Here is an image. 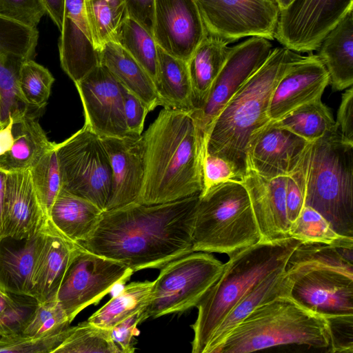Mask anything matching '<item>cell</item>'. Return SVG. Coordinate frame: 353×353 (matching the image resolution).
I'll return each instance as SVG.
<instances>
[{
	"mask_svg": "<svg viewBox=\"0 0 353 353\" xmlns=\"http://www.w3.org/2000/svg\"><path fill=\"white\" fill-rule=\"evenodd\" d=\"M199 195L159 204L132 203L103 212L92 234L77 243L134 272L160 269L194 252L192 231Z\"/></svg>",
	"mask_w": 353,
	"mask_h": 353,
	"instance_id": "6da1fadb",
	"label": "cell"
},
{
	"mask_svg": "<svg viewBox=\"0 0 353 353\" xmlns=\"http://www.w3.org/2000/svg\"><path fill=\"white\" fill-rule=\"evenodd\" d=\"M144 176L138 202H172L199 194L206 153L190 112L163 108L141 134Z\"/></svg>",
	"mask_w": 353,
	"mask_h": 353,
	"instance_id": "7a4b0ae2",
	"label": "cell"
},
{
	"mask_svg": "<svg viewBox=\"0 0 353 353\" xmlns=\"http://www.w3.org/2000/svg\"><path fill=\"white\" fill-rule=\"evenodd\" d=\"M302 55L284 46L273 48L266 61L238 89L214 120L206 152L235 168L241 181L247 173L246 150L252 136L270 122L268 107L278 81Z\"/></svg>",
	"mask_w": 353,
	"mask_h": 353,
	"instance_id": "3957f363",
	"label": "cell"
},
{
	"mask_svg": "<svg viewBox=\"0 0 353 353\" xmlns=\"http://www.w3.org/2000/svg\"><path fill=\"white\" fill-rule=\"evenodd\" d=\"M301 241L292 237L260 241L229 256L223 270L199 303L191 325L192 353H205L216 329L237 302L275 270L285 268Z\"/></svg>",
	"mask_w": 353,
	"mask_h": 353,
	"instance_id": "277c9868",
	"label": "cell"
},
{
	"mask_svg": "<svg viewBox=\"0 0 353 353\" xmlns=\"http://www.w3.org/2000/svg\"><path fill=\"white\" fill-rule=\"evenodd\" d=\"M305 201L338 234L353 237V144L338 130L313 142L303 154Z\"/></svg>",
	"mask_w": 353,
	"mask_h": 353,
	"instance_id": "5b68a950",
	"label": "cell"
},
{
	"mask_svg": "<svg viewBox=\"0 0 353 353\" xmlns=\"http://www.w3.org/2000/svg\"><path fill=\"white\" fill-rule=\"evenodd\" d=\"M261 241L248 193L227 181L199 193L192 231L193 252L234 253Z\"/></svg>",
	"mask_w": 353,
	"mask_h": 353,
	"instance_id": "8992f818",
	"label": "cell"
},
{
	"mask_svg": "<svg viewBox=\"0 0 353 353\" xmlns=\"http://www.w3.org/2000/svg\"><path fill=\"white\" fill-rule=\"evenodd\" d=\"M288 344L327 348V322L290 298L279 296L251 312L216 353H246Z\"/></svg>",
	"mask_w": 353,
	"mask_h": 353,
	"instance_id": "52a82bcc",
	"label": "cell"
},
{
	"mask_svg": "<svg viewBox=\"0 0 353 353\" xmlns=\"http://www.w3.org/2000/svg\"><path fill=\"white\" fill-rule=\"evenodd\" d=\"M223 264L208 252H194L163 266L153 281L150 301L141 311L143 321L196 307Z\"/></svg>",
	"mask_w": 353,
	"mask_h": 353,
	"instance_id": "ba28073f",
	"label": "cell"
},
{
	"mask_svg": "<svg viewBox=\"0 0 353 353\" xmlns=\"http://www.w3.org/2000/svg\"><path fill=\"white\" fill-rule=\"evenodd\" d=\"M61 188L103 212L112 192V171L101 138L86 125L56 145Z\"/></svg>",
	"mask_w": 353,
	"mask_h": 353,
	"instance_id": "9c48e42d",
	"label": "cell"
},
{
	"mask_svg": "<svg viewBox=\"0 0 353 353\" xmlns=\"http://www.w3.org/2000/svg\"><path fill=\"white\" fill-rule=\"evenodd\" d=\"M133 272L124 264L94 254L79 244L57 300L72 322L84 308L98 303L115 286L124 284Z\"/></svg>",
	"mask_w": 353,
	"mask_h": 353,
	"instance_id": "30bf717a",
	"label": "cell"
},
{
	"mask_svg": "<svg viewBox=\"0 0 353 353\" xmlns=\"http://www.w3.org/2000/svg\"><path fill=\"white\" fill-rule=\"evenodd\" d=\"M247 38L230 47L227 59L204 101L190 112L205 150L208 137L216 117L273 50L270 39L262 37Z\"/></svg>",
	"mask_w": 353,
	"mask_h": 353,
	"instance_id": "8fae6325",
	"label": "cell"
},
{
	"mask_svg": "<svg viewBox=\"0 0 353 353\" xmlns=\"http://www.w3.org/2000/svg\"><path fill=\"white\" fill-rule=\"evenodd\" d=\"M209 34L228 43L250 37L274 39L280 10L276 0H196Z\"/></svg>",
	"mask_w": 353,
	"mask_h": 353,
	"instance_id": "7c38bea8",
	"label": "cell"
},
{
	"mask_svg": "<svg viewBox=\"0 0 353 353\" xmlns=\"http://www.w3.org/2000/svg\"><path fill=\"white\" fill-rule=\"evenodd\" d=\"M287 297L323 317L353 314V275L323 266L302 265L285 269Z\"/></svg>",
	"mask_w": 353,
	"mask_h": 353,
	"instance_id": "4fadbf2b",
	"label": "cell"
},
{
	"mask_svg": "<svg viewBox=\"0 0 353 353\" xmlns=\"http://www.w3.org/2000/svg\"><path fill=\"white\" fill-rule=\"evenodd\" d=\"M352 9L353 0H294L280 10L274 38L296 52L316 50Z\"/></svg>",
	"mask_w": 353,
	"mask_h": 353,
	"instance_id": "5bb4252c",
	"label": "cell"
},
{
	"mask_svg": "<svg viewBox=\"0 0 353 353\" xmlns=\"http://www.w3.org/2000/svg\"><path fill=\"white\" fill-rule=\"evenodd\" d=\"M82 102L85 123L100 137H125L129 134L125 119L123 86L99 63L74 83Z\"/></svg>",
	"mask_w": 353,
	"mask_h": 353,
	"instance_id": "9a60e30c",
	"label": "cell"
},
{
	"mask_svg": "<svg viewBox=\"0 0 353 353\" xmlns=\"http://www.w3.org/2000/svg\"><path fill=\"white\" fill-rule=\"evenodd\" d=\"M37 28L0 16V121L9 115L30 110L18 87L23 63L33 59L39 41Z\"/></svg>",
	"mask_w": 353,
	"mask_h": 353,
	"instance_id": "2e32d148",
	"label": "cell"
},
{
	"mask_svg": "<svg viewBox=\"0 0 353 353\" xmlns=\"http://www.w3.org/2000/svg\"><path fill=\"white\" fill-rule=\"evenodd\" d=\"M208 34L196 0H155L152 35L170 55L188 61Z\"/></svg>",
	"mask_w": 353,
	"mask_h": 353,
	"instance_id": "e0dca14e",
	"label": "cell"
},
{
	"mask_svg": "<svg viewBox=\"0 0 353 353\" xmlns=\"http://www.w3.org/2000/svg\"><path fill=\"white\" fill-rule=\"evenodd\" d=\"M310 142L270 122L256 132L246 150L247 172L265 179L287 176L298 165Z\"/></svg>",
	"mask_w": 353,
	"mask_h": 353,
	"instance_id": "ac0fdd59",
	"label": "cell"
},
{
	"mask_svg": "<svg viewBox=\"0 0 353 353\" xmlns=\"http://www.w3.org/2000/svg\"><path fill=\"white\" fill-rule=\"evenodd\" d=\"M330 83L328 72L318 55L301 56L282 74L272 93L268 117L275 121L297 107L321 98Z\"/></svg>",
	"mask_w": 353,
	"mask_h": 353,
	"instance_id": "d6986e66",
	"label": "cell"
},
{
	"mask_svg": "<svg viewBox=\"0 0 353 353\" xmlns=\"http://www.w3.org/2000/svg\"><path fill=\"white\" fill-rule=\"evenodd\" d=\"M60 32L58 47L61 66L74 83L100 63L99 52L92 42L87 0H64Z\"/></svg>",
	"mask_w": 353,
	"mask_h": 353,
	"instance_id": "ffe728a7",
	"label": "cell"
},
{
	"mask_svg": "<svg viewBox=\"0 0 353 353\" xmlns=\"http://www.w3.org/2000/svg\"><path fill=\"white\" fill-rule=\"evenodd\" d=\"M48 218L36 194L30 169L6 172L0 240L30 238Z\"/></svg>",
	"mask_w": 353,
	"mask_h": 353,
	"instance_id": "44dd1931",
	"label": "cell"
},
{
	"mask_svg": "<svg viewBox=\"0 0 353 353\" xmlns=\"http://www.w3.org/2000/svg\"><path fill=\"white\" fill-rule=\"evenodd\" d=\"M101 138L112 171V192L105 211L137 203L144 176L141 135Z\"/></svg>",
	"mask_w": 353,
	"mask_h": 353,
	"instance_id": "7402d4cb",
	"label": "cell"
},
{
	"mask_svg": "<svg viewBox=\"0 0 353 353\" xmlns=\"http://www.w3.org/2000/svg\"><path fill=\"white\" fill-rule=\"evenodd\" d=\"M241 183L245 188L261 236V241L290 237L285 208L286 176L265 179L248 171Z\"/></svg>",
	"mask_w": 353,
	"mask_h": 353,
	"instance_id": "603a6c76",
	"label": "cell"
},
{
	"mask_svg": "<svg viewBox=\"0 0 353 353\" xmlns=\"http://www.w3.org/2000/svg\"><path fill=\"white\" fill-rule=\"evenodd\" d=\"M79 244L63 234L49 217L33 276L32 297L38 303L57 299Z\"/></svg>",
	"mask_w": 353,
	"mask_h": 353,
	"instance_id": "cb8c5ba5",
	"label": "cell"
},
{
	"mask_svg": "<svg viewBox=\"0 0 353 353\" xmlns=\"http://www.w3.org/2000/svg\"><path fill=\"white\" fill-rule=\"evenodd\" d=\"M43 237L44 224L17 247L0 240V290L32 297L33 276Z\"/></svg>",
	"mask_w": 353,
	"mask_h": 353,
	"instance_id": "d4e9b609",
	"label": "cell"
},
{
	"mask_svg": "<svg viewBox=\"0 0 353 353\" xmlns=\"http://www.w3.org/2000/svg\"><path fill=\"white\" fill-rule=\"evenodd\" d=\"M39 113L23 110L11 115L14 119V143L0 158V170L5 172L31 168L54 145L36 119Z\"/></svg>",
	"mask_w": 353,
	"mask_h": 353,
	"instance_id": "484cf974",
	"label": "cell"
},
{
	"mask_svg": "<svg viewBox=\"0 0 353 353\" xmlns=\"http://www.w3.org/2000/svg\"><path fill=\"white\" fill-rule=\"evenodd\" d=\"M317 54L324 64L334 90L353 84V9L325 36Z\"/></svg>",
	"mask_w": 353,
	"mask_h": 353,
	"instance_id": "4316f807",
	"label": "cell"
},
{
	"mask_svg": "<svg viewBox=\"0 0 353 353\" xmlns=\"http://www.w3.org/2000/svg\"><path fill=\"white\" fill-rule=\"evenodd\" d=\"M290 281L285 268L274 271L247 292L214 331L205 353H216L228 334L260 305L279 296H287Z\"/></svg>",
	"mask_w": 353,
	"mask_h": 353,
	"instance_id": "83f0119b",
	"label": "cell"
},
{
	"mask_svg": "<svg viewBox=\"0 0 353 353\" xmlns=\"http://www.w3.org/2000/svg\"><path fill=\"white\" fill-rule=\"evenodd\" d=\"M99 62L128 91L153 110L161 102L154 81L145 69L120 45L110 41L99 51Z\"/></svg>",
	"mask_w": 353,
	"mask_h": 353,
	"instance_id": "f1b7e54d",
	"label": "cell"
},
{
	"mask_svg": "<svg viewBox=\"0 0 353 353\" xmlns=\"http://www.w3.org/2000/svg\"><path fill=\"white\" fill-rule=\"evenodd\" d=\"M102 213L103 211L91 202L61 188L48 217L63 234L79 243L92 234Z\"/></svg>",
	"mask_w": 353,
	"mask_h": 353,
	"instance_id": "f546056e",
	"label": "cell"
},
{
	"mask_svg": "<svg viewBox=\"0 0 353 353\" xmlns=\"http://www.w3.org/2000/svg\"><path fill=\"white\" fill-rule=\"evenodd\" d=\"M156 90L163 108L192 112L194 107L187 61L172 57L158 46Z\"/></svg>",
	"mask_w": 353,
	"mask_h": 353,
	"instance_id": "4dcf8cb0",
	"label": "cell"
},
{
	"mask_svg": "<svg viewBox=\"0 0 353 353\" xmlns=\"http://www.w3.org/2000/svg\"><path fill=\"white\" fill-rule=\"evenodd\" d=\"M229 43L219 37L208 34L187 61L194 109L204 101L221 71L230 51Z\"/></svg>",
	"mask_w": 353,
	"mask_h": 353,
	"instance_id": "1f68e13d",
	"label": "cell"
},
{
	"mask_svg": "<svg viewBox=\"0 0 353 353\" xmlns=\"http://www.w3.org/2000/svg\"><path fill=\"white\" fill-rule=\"evenodd\" d=\"M153 281L132 282L125 286L88 321L105 329L143 310L151 298Z\"/></svg>",
	"mask_w": 353,
	"mask_h": 353,
	"instance_id": "d6a6232c",
	"label": "cell"
},
{
	"mask_svg": "<svg viewBox=\"0 0 353 353\" xmlns=\"http://www.w3.org/2000/svg\"><path fill=\"white\" fill-rule=\"evenodd\" d=\"M270 122L308 142H313L337 130L333 116L321 98L304 103L281 119Z\"/></svg>",
	"mask_w": 353,
	"mask_h": 353,
	"instance_id": "836d02e7",
	"label": "cell"
},
{
	"mask_svg": "<svg viewBox=\"0 0 353 353\" xmlns=\"http://www.w3.org/2000/svg\"><path fill=\"white\" fill-rule=\"evenodd\" d=\"M112 41L126 50L155 82L158 46L151 33L135 20L128 17L116 32Z\"/></svg>",
	"mask_w": 353,
	"mask_h": 353,
	"instance_id": "e575fe53",
	"label": "cell"
},
{
	"mask_svg": "<svg viewBox=\"0 0 353 353\" xmlns=\"http://www.w3.org/2000/svg\"><path fill=\"white\" fill-rule=\"evenodd\" d=\"M289 235L301 243L353 248V237L336 232L321 214L309 206H304L296 219L290 224Z\"/></svg>",
	"mask_w": 353,
	"mask_h": 353,
	"instance_id": "d590c367",
	"label": "cell"
},
{
	"mask_svg": "<svg viewBox=\"0 0 353 353\" xmlns=\"http://www.w3.org/2000/svg\"><path fill=\"white\" fill-rule=\"evenodd\" d=\"M87 14L93 45L99 52L105 43L113 40L128 17L123 0H87Z\"/></svg>",
	"mask_w": 353,
	"mask_h": 353,
	"instance_id": "8d00e7d4",
	"label": "cell"
},
{
	"mask_svg": "<svg viewBox=\"0 0 353 353\" xmlns=\"http://www.w3.org/2000/svg\"><path fill=\"white\" fill-rule=\"evenodd\" d=\"M121 353L110 329L83 321L69 327L68 334L52 353Z\"/></svg>",
	"mask_w": 353,
	"mask_h": 353,
	"instance_id": "74e56055",
	"label": "cell"
},
{
	"mask_svg": "<svg viewBox=\"0 0 353 353\" xmlns=\"http://www.w3.org/2000/svg\"><path fill=\"white\" fill-rule=\"evenodd\" d=\"M54 81L50 72L34 59L24 62L19 72L18 87L25 104L39 112L48 102Z\"/></svg>",
	"mask_w": 353,
	"mask_h": 353,
	"instance_id": "f35d334b",
	"label": "cell"
},
{
	"mask_svg": "<svg viewBox=\"0 0 353 353\" xmlns=\"http://www.w3.org/2000/svg\"><path fill=\"white\" fill-rule=\"evenodd\" d=\"M56 145L55 143L54 146L30 168L36 194L48 217L53 202L61 189Z\"/></svg>",
	"mask_w": 353,
	"mask_h": 353,
	"instance_id": "ab89813d",
	"label": "cell"
},
{
	"mask_svg": "<svg viewBox=\"0 0 353 353\" xmlns=\"http://www.w3.org/2000/svg\"><path fill=\"white\" fill-rule=\"evenodd\" d=\"M302 265L334 268L353 275V263L336 247L322 243H301L290 256L285 269Z\"/></svg>",
	"mask_w": 353,
	"mask_h": 353,
	"instance_id": "60d3db41",
	"label": "cell"
},
{
	"mask_svg": "<svg viewBox=\"0 0 353 353\" xmlns=\"http://www.w3.org/2000/svg\"><path fill=\"white\" fill-rule=\"evenodd\" d=\"M71 321L57 299L38 303L21 333L41 335L60 332Z\"/></svg>",
	"mask_w": 353,
	"mask_h": 353,
	"instance_id": "b9f144b4",
	"label": "cell"
},
{
	"mask_svg": "<svg viewBox=\"0 0 353 353\" xmlns=\"http://www.w3.org/2000/svg\"><path fill=\"white\" fill-rule=\"evenodd\" d=\"M69 327L62 331L28 335L17 333L0 336V352L6 353H52L63 341Z\"/></svg>",
	"mask_w": 353,
	"mask_h": 353,
	"instance_id": "7bdbcfd3",
	"label": "cell"
},
{
	"mask_svg": "<svg viewBox=\"0 0 353 353\" xmlns=\"http://www.w3.org/2000/svg\"><path fill=\"white\" fill-rule=\"evenodd\" d=\"M46 10L42 0H0V16L37 28Z\"/></svg>",
	"mask_w": 353,
	"mask_h": 353,
	"instance_id": "ee69618b",
	"label": "cell"
},
{
	"mask_svg": "<svg viewBox=\"0 0 353 353\" xmlns=\"http://www.w3.org/2000/svg\"><path fill=\"white\" fill-rule=\"evenodd\" d=\"M37 304L31 296L17 295L15 303L0 314V336L21 333Z\"/></svg>",
	"mask_w": 353,
	"mask_h": 353,
	"instance_id": "f6af8a7d",
	"label": "cell"
},
{
	"mask_svg": "<svg viewBox=\"0 0 353 353\" xmlns=\"http://www.w3.org/2000/svg\"><path fill=\"white\" fill-rule=\"evenodd\" d=\"M329 335L327 352H353V314L324 317Z\"/></svg>",
	"mask_w": 353,
	"mask_h": 353,
	"instance_id": "bcb514c9",
	"label": "cell"
},
{
	"mask_svg": "<svg viewBox=\"0 0 353 353\" xmlns=\"http://www.w3.org/2000/svg\"><path fill=\"white\" fill-rule=\"evenodd\" d=\"M303 157V155L294 170L286 176L285 208L290 224L296 219L304 207L305 167Z\"/></svg>",
	"mask_w": 353,
	"mask_h": 353,
	"instance_id": "7dc6e473",
	"label": "cell"
},
{
	"mask_svg": "<svg viewBox=\"0 0 353 353\" xmlns=\"http://www.w3.org/2000/svg\"><path fill=\"white\" fill-rule=\"evenodd\" d=\"M202 173L203 188L201 192L224 182L241 181L235 168L230 162L207 152L203 160Z\"/></svg>",
	"mask_w": 353,
	"mask_h": 353,
	"instance_id": "c3c4849f",
	"label": "cell"
},
{
	"mask_svg": "<svg viewBox=\"0 0 353 353\" xmlns=\"http://www.w3.org/2000/svg\"><path fill=\"white\" fill-rule=\"evenodd\" d=\"M141 311L132 314L110 329L112 339L121 353L134 352V337L139 334L137 325L143 321Z\"/></svg>",
	"mask_w": 353,
	"mask_h": 353,
	"instance_id": "681fc988",
	"label": "cell"
},
{
	"mask_svg": "<svg viewBox=\"0 0 353 353\" xmlns=\"http://www.w3.org/2000/svg\"><path fill=\"white\" fill-rule=\"evenodd\" d=\"M123 98L125 119L128 132L132 136H141L145 117L150 111L140 99L123 87Z\"/></svg>",
	"mask_w": 353,
	"mask_h": 353,
	"instance_id": "f907efd6",
	"label": "cell"
},
{
	"mask_svg": "<svg viewBox=\"0 0 353 353\" xmlns=\"http://www.w3.org/2000/svg\"><path fill=\"white\" fill-rule=\"evenodd\" d=\"M336 128L341 138L353 144V88H347L342 94L339 107Z\"/></svg>",
	"mask_w": 353,
	"mask_h": 353,
	"instance_id": "816d5d0a",
	"label": "cell"
},
{
	"mask_svg": "<svg viewBox=\"0 0 353 353\" xmlns=\"http://www.w3.org/2000/svg\"><path fill=\"white\" fill-rule=\"evenodd\" d=\"M128 15L152 34L155 0H123Z\"/></svg>",
	"mask_w": 353,
	"mask_h": 353,
	"instance_id": "f5cc1de1",
	"label": "cell"
},
{
	"mask_svg": "<svg viewBox=\"0 0 353 353\" xmlns=\"http://www.w3.org/2000/svg\"><path fill=\"white\" fill-rule=\"evenodd\" d=\"M14 119L11 115L0 123V158L6 154L14 143Z\"/></svg>",
	"mask_w": 353,
	"mask_h": 353,
	"instance_id": "db71d44e",
	"label": "cell"
},
{
	"mask_svg": "<svg viewBox=\"0 0 353 353\" xmlns=\"http://www.w3.org/2000/svg\"><path fill=\"white\" fill-rule=\"evenodd\" d=\"M46 14L60 30L62 26L64 0H42Z\"/></svg>",
	"mask_w": 353,
	"mask_h": 353,
	"instance_id": "11a10c76",
	"label": "cell"
},
{
	"mask_svg": "<svg viewBox=\"0 0 353 353\" xmlns=\"http://www.w3.org/2000/svg\"><path fill=\"white\" fill-rule=\"evenodd\" d=\"M17 299V295L0 290V314L8 307L13 305Z\"/></svg>",
	"mask_w": 353,
	"mask_h": 353,
	"instance_id": "9f6ffc18",
	"label": "cell"
},
{
	"mask_svg": "<svg viewBox=\"0 0 353 353\" xmlns=\"http://www.w3.org/2000/svg\"><path fill=\"white\" fill-rule=\"evenodd\" d=\"M6 176V172L0 170V234L3 225Z\"/></svg>",
	"mask_w": 353,
	"mask_h": 353,
	"instance_id": "6f0895ef",
	"label": "cell"
},
{
	"mask_svg": "<svg viewBox=\"0 0 353 353\" xmlns=\"http://www.w3.org/2000/svg\"><path fill=\"white\" fill-rule=\"evenodd\" d=\"M294 0H276L280 10L287 8Z\"/></svg>",
	"mask_w": 353,
	"mask_h": 353,
	"instance_id": "680465c9",
	"label": "cell"
},
{
	"mask_svg": "<svg viewBox=\"0 0 353 353\" xmlns=\"http://www.w3.org/2000/svg\"><path fill=\"white\" fill-rule=\"evenodd\" d=\"M1 122V121H0Z\"/></svg>",
	"mask_w": 353,
	"mask_h": 353,
	"instance_id": "91938a15",
	"label": "cell"
},
{
	"mask_svg": "<svg viewBox=\"0 0 353 353\" xmlns=\"http://www.w3.org/2000/svg\"></svg>",
	"mask_w": 353,
	"mask_h": 353,
	"instance_id": "94428289",
	"label": "cell"
}]
</instances>
